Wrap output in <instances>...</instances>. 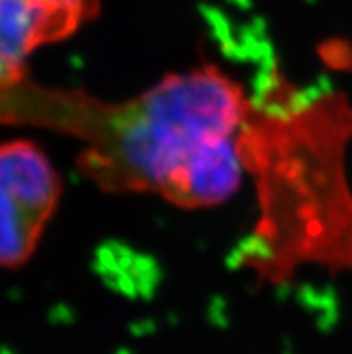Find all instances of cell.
<instances>
[{
	"mask_svg": "<svg viewBox=\"0 0 352 354\" xmlns=\"http://www.w3.org/2000/svg\"><path fill=\"white\" fill-rule=\"evenodd\" d=\"M9 122H31L85 140L77 166L106 191H153L174 203L191 171L241 140L250 101L214 65L169 74L120 104L26 81L11 92Z\"/></svg>",
	"mask_w": 352,
	"mask_h": 354,
	"instance_id": "1",
	"label": "cell"
},
{
	"mask_svg": "<svg viewBox=\"0 0 352 354\" xmlns=\"http://www.w3.org/2000/svg\"><path fill=\"white\" fill-rule=\"evenodd\" d=\"M62 196V180L36 144H0V266L33 256Z\"/></svg>",
	"mask_w": 352,
	"mask_h": 354,
	"instance_id": "2",
	"label": "cell"
},
{
	"mask_svg": "<svg viewBox=\"0 0 352 354\" xmlns=\"http://www.w3.org/2000/svg\"><path fill=\"white\" fill-rule=\"evenodd\" d=\"M74 15L44 0H0V86L26 80V62L38 47L71 36Z\"/></svg>",
	"mask_w": 352,
	"mask_h": 354,
	"instance_id": "3",
	"label": "cell"
}]
</instances>
